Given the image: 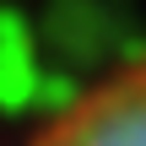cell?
Masks as SVG:
<instances>
[{
  "label": "cell",
  "mask_w": 146,
  "mask_h": 146,
  "mask_svg": "<svg viewBox=\"0 0 146 146\" xmlns=\"http://www.w3.org/2000/svg\"><path fill=\"white\" fill-rule=\"evenodd\" d=\"M27 146H146V54L81 87Z\"/></svg>",
  "instance_id": "6da1fadb"
}]
</instances>
